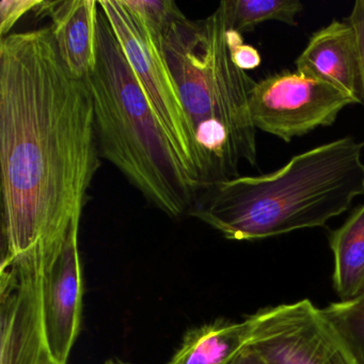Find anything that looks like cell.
<instances>
[{"instance_id":"1","label":"cell","mask_w":364,"mask_h":364,"mask_svg":"<svg viewBox=\"0 0 364 364\" xmlns=\"http://www.w3.org/2000/svg\"><path fill=\"white\" fill-rule=\"evenodd\" d=\"M100 154L90 91L65 67L50 27L1 39V259L58 253L80 229Z\"/></svg>"},{"instance_id":"2","label":"cell","mask_w":364,"mask_h":364,"mask_svg":"<svg viewBox=\"0 0 364 364\" xmlns=\"http://www.w3.org/2000/svg\"><path fill=\"white\" fill-rule=\"evenodd\" d=\"M363 146L341 138L296 155L272 173L215 183L188 214L231 240L325 227L364 195Z\"/></svg>"},{"instance_id":"3","label":"cell","mask_w":364,"mask_h":364,"mask_svg":"<svg viewBox=\"0 0 364 364\" xmlns=\"http://www.w3.org/2000/svg\"><path fill=\"white\" fill-rule=\"evenodd\" d=\"M227 29L219 4L204 20L176 21L163 37L166 61L205 164L206 187L240 176L242 161L257 164L249 105L255 82L232 63Z\"/></svg>"},{"instance_id":"4","label":"cell","mask_w":364,"mask_h":364,"mask_svg":"<svg viewBox=\"0 0 364 364\" xmlns=\"http://www.w3.org/2000/svg\"><path fill=\"white\" fill-rule=\"evenodd\" d=\"M84 82L101 154L155 208L171 218L188 214L201 186L181 163L101 7L97 63Z\"/></svg>"},{"instance_id":"5","label":"cell","mask_w":364,"mask_h":364,"mask_svg":"<svg viewBox=\"0 0 364 364\" xmlns=\"http://www.w3.org/2000/svg\"><path fill=\"white\" fill-rule=\"evenodd\" d=\"M99 5L181 163L203 191L205 164L166 61L163 39L149 33L123 0H100Z\"/></svg>"},{"instance_id":"6","label":"cell","mask_w":364,"mask_h":364,"mask_svg":"<svg viewBox=\"0 0 364 364\" xmlns=\"http://www.w3.org/2000/svg\"><path fill=\"white\" fill-rule=\"evenodd\" d=\"M249 342L267 364H358L321 309L309 299L246 317Z\"/></svg>"},{"instance_id":"7","label":"cell","mask_w":364,"mask_h":364,"mask_svg":"<svg viewBox=\"0 0 364 364\" xmlns=\"http://www.w3.org/2000/svg\"><path fill=\"white\" fill-rule=\"evenodd\" d=\"M357 100L329 82L299 72L283 71L255 82L250 92L255 129L285 142L336 122Z\"/></svg>"},{"instance_id":"8","label":"cell","mask_w":364,"mask_h":364,"mask_svg":"<svg viewBox=\"0 0 364 364\" xmlns=\"http://www.w3.org/2000/svg\"><path fill=\"white\" fill-rule=\"evenodd\" d=\"M54 257L31 252L1 259L0 364H39L48 355L43 321L46 265Z\"/></svg>"},{"instance_id":"9","label":"cell","mask_w":364,"mask_h":364,"mask_svg":"<svg viewBox=\"0 0 364 364\" xmlns=\"http://www.w3.org/2000/svg\"><path fill=\"white\" fill-rule=\"evenodd\" d=\"M78 230H74L44 269L43 321L48 353L59 364H68L82 326V264Z\"/></svg>"},{"instance_id":"10","label":"cell","mask_w":364,"mask_h":364,"mask_svg":"<svg viewBox=\"0 0 364 364\" xmlns=\"http://www.w3.org/2000/svg\"><path fill=\"white\" fill-rule=\"evenodd\" d=\"M296 68L299 73L329 82L361 103L357 38L347 21H332L313 33Z\"/></svg>"},{"instance_id":"11","label":"cell","mask_w":364,"mask_h":364,"mask_svg":"<svg viewBox=\"0 0 364 364\" xmlns=\"http://www.w3.org/2000/svg\"><path fill=\"white\" fill-rule=\"evenodd\" d=\"M99 9L97 0H60L50 14L57 50L77 80H85L97 63Z\"/></svg>"},{"instance_id":"12","label":"cell","mask_w":364,"mask_h":364,"mask_svg":"<svg viewBox=\"0 0 364 364\" xmlns=\"http://www.w3.org/2000/svg\"><path fill=\"white\" fill-rule=\"evenodd\" d=\"M249 323L217 318L187 330L166 364H230L249 342Z\"/></svg>"},{"instance_id":"13","label":"cell","mask_w":364,"mask_h":364,"mask_svg":"<svg viewBox=\"0 0 364 364\" xmlns=\"http://www.w3.org/2000/svg\"><path fill=\"white\" fill-rule=\"evenodd\" d=\"M333 253L332 282L341 300L364 293V204L355 208L344 223L331 232Z\"/></svg>"},{"instance_id":"14","label":"cell","mask_w":364,"mask_h":364,"mask_svg":"<svg viewBox=\"0 0 364 364\" xmlns=\"http://www.w3.org/2000/svg\"><path fill=\"white\" fill-rule=\"evenodd\" d=\"M228 29L249 33L261 23L277 21L296 26L304 10L299 0H227L221 1Z\"/></svg>"},{"instance_id":"15","label":"cell","mask_w":364,"mask_h":364,"mask_svg":"<svg viewBox=\"0 0 364 364\" xmlns=\"http://www.w3.org/2000/svg\"><path fill=\"white\" fill-rule=\"evenodd\" d=\"M321 312L338 332L358 364H364V293L332 302Z\"/></svg>"},{"instance_id":"16","label":"cell","mask_w":364,"mask_h":364,"mask_svg":"<svg viewBox=\"0 0 364 364\" xmlns=\"http://www.w3.org/2000/svg\"><path fill=\"white\" fill-rule=\"evenodd\" d=\"M125 5L144 23L149 33L163 39L166 31L176 21L185 18L172 0H123Z\"/></svg>"},{"instance_id":"17","label":"cell","mask_w":364,"mask_h":364,"mask_svg":"<svg viewBox=\"0 0 364 364\" xmlns=\"http://www.w3.org/2000/svg\"><path fill=\"white\" fill-rule=\"evenodd\" d=\"M225 41L229 48L232 63L238 69L246 72L257 69L261 65L262 57L259 50L253 46L245 44L242 33L234 29H227Z\"/></svg>"},{"instance_id":"18","label":"cell","mask_w":364,"mask_h":364,"mask_svg":"<svg viewBox=\"0 0 364 364\" xmlns=\"http://www.w3.org/2000/svg\"><path fill=\"white\" fill-rule=\"evenodd\" d=\"M41 0H3L0 3V36L10 35V31L25 14L35 11Z\"/></svg>"},{"instance_id":"19","label":"cell","mask_w":364,"mask_h":364,"mask_svg":"<svg viewBox=\"0 0 364 364\" xmlns=\"http://www.w3.org/2000/svg\"><path fill=\"white\" fill-rule=\"evenodd\" d=\"M347 22L353 27L357 38L360 101L364 106V0L355 1Z\"/></svg>"},{"instance_id":"20","label":"cell","mask_w":364,"mask_h":364,"mask_svg":"<svg viewBox=\"0 0 364 364\" xmlns=\"http://www.w3.org/2000/svg\"><path fill=\"white\" fill-rule=\"evenodd\" d=\"M230 364H267V362L255 347L248 344L237 353Z\"/></svg>"},{"instance_id":"21","label":"cell","mask_w":364,"mask_h":364,"mask_svg":"<svg viewBox=\"0 0 364 364\" xmlns=\"http://www.w3.org/2000/svg\"><path fill=\"white\" fill-rule=\"evenodd\" d=\"M39 364H59L58 362L55 361L54 359H53L52 355H50V353H48V355H44L43 358H42L41 361L39 362Z\"/></svg>"},{"instance_id":"22","label":"cell","mask_w":364,"mask_h":364,"mask_svg":"<svg viewBox=\"0 0 364 364\" xmlns=\"http://www.w3.org/2000/svg\"><path fill=\"white\" fill-rule=\"evenodd\" d=\"M103 364H117L116 359H114V358H112V359L106 360L105 362H104Z\"/></svg>"},{"instance_id":"23","label":"cell","mask_w":364,"mask_h":364,"mask_svg":"<svg viewBox=\"0 0 364 364\" xmlns=\"http://www.w3.org/2000/svg\"><path fill=\"white\" fill-rule=\"evenodd\" d=\"M117 364H133L131 362L123 361V360L116 359Z\"/></svg>"}]
</instances>
